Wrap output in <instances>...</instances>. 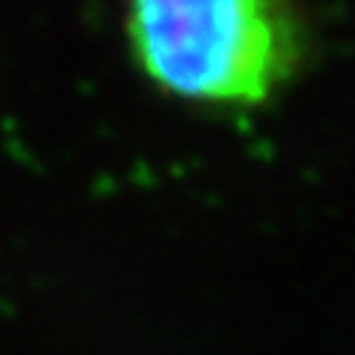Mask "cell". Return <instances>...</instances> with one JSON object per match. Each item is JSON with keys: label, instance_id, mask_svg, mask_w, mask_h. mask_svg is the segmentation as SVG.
I'll list each match as a JSON object with an SVG mask.
<instances>
[{"label": "cell", "instance_id": "cell-1", "mask_svg": "<svg viewBox=\"0 0 355 355\" xmlns=\"http://www.w3.org/2000/svg\"><path fill=\"white\" fill-rule=\"evenodd\" d=\"M123 23L140 73L205 110L266 107L308 56L297 0H126Z\"/></svg>", "mask_w": 355, "mask_h": 355}]
</instances>
